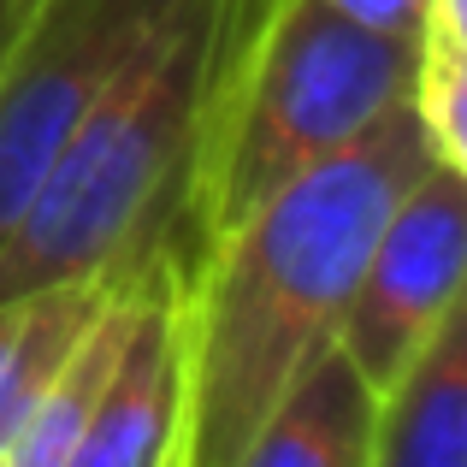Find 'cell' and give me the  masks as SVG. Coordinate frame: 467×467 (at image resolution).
Returning a JSON list of instances; mask_svg holds the SVG:
<instances>
[{
	"mask_svg": "<svg viewBox=\"0 0 467 467\" xmlns=\"http://www.w3.org/2000/svg\"><path fill=\"white\" fill-rule=\"evenodd\" d=\"M444 160L409 95L361 142L254 207L183 266V402L166 467H231L302 367L337 343L349 290L397 195Z\"/></svg>",
	"mask_w": 467,
	"mask_h": 467,
	"instance_id": "obj_1",
	"label": "cell"
},
{
	"mask_svg": "<svg viewBox=\"0 0 467 467\" xmlns=\"http://www.w3.org/2000/svg\"><path fill=\"white\" fill-rule=\"evenodd\" d=\"M225 6L231 0H171L95 95L78 137L0 243V302H24L54 285L130 278L160 249L178 254Z\"/></svg>",
	"mask_w": 467,
	"mask_h": 467,
	"instance_id": "obj_2",
	"label": "cell"
},
{
	"mask_svg": "<svg viewBox=\"0 0 467 467\" xmlns=\"http://www.w3.org/2000/svg\"><path fill=\"white\" fill-rule=\"evenodd\" d=\"M409 78L414 42L361 30L326 0H231L183 190L178 266L361 142L367 125L409 95Z\"/></svg>",
	"mask_w": 467,
	"mask_h": 467,
	"instance_id": "obj_3",
	"label": "cell"
},
{
	"mask_svg": "<svg viewBox=\"0 0 467 467\" xmlns=\"http://www.w3.org/2000/svg\"><path fill=\"white\" fill-rule=\"evenodd\" d=\"M171 0H36L0 59V243Z\"/></svg>",
	"mask_w": 467,
	"mask_h": 467,
	"instance_id": "obj_4",
	"label": "cell"
},
{
	"mask_svg": "<svg viewBox=\"0 0 467 467\" xmlns=\"http://www.w3.org/2000/svg\"><path fill=\"white\" fill-rule=\"evenodd\" d=\"M462 278H467V166L432 160L385 213L337 326V349L349 355V367L367 379L373 397L462 308Z\"/></svg>",
	"mask_w": 467,
	"mask_h": 467,
	"instance_id": "obj_5",
	"label": "cell"
},
{
	"mask_svg": "<svg viewBox=\"0 0 467 467\" xmlns=\"http://www.w3.org/2000/svg\"><path fill=\"white\" fill-rule=\"evenodd\" d=\"M183 266L160 249L137 273V319L125 331L113 373L66 467H166L183 402V331H178Z\"/></svg>",
	"mask_w": 467,
	"mask_h": 467,
	"instance_id": "obj_6",
	"label": "cell"
},
{
	"mask_svg": "<svg viewBox=\"0 0 467 467\" xmlns=\"http://www.w3.org/2000/svg\"><path fill=\"white\" fill-rule=\"evenodd\" d=\"M367 467H467V314L462 308L379 390Z\"/></svg>",
	"mask_w": 467,
	"mask_h": 467,
	"instance_id": "obj_7",
	"label": "cell"
},
{
	"mask_svg": "<svg viewBox=\"0 0 467 467\" xmlns=\"http://www.w3.org/2000/svg\"><path fill=\"white\" fill-rule=\"evenodd\" d=\"M373 390L331 343L249 432L231 467H367L373 450Z\"/></svg>",
	"mask_w": 467,
	"mask_h": 467,
	"instance_id": "obj_8",
	"label": "cell"
},
{
	"mask_svg": "<svg viewBox=\"0 0 467 467\" xmlns=\"http://www.w3.org/2000/svg\"><path fill=\"white\" fill-rule=\"evenodd\" d=\"M130 319H137V273L107 296V308L95 314V326L78 337V349L59 361V373L47 379V390L36 397L30 420L18 426V438H12V450H6L0 467H66L71 462V450H78L83 426H89V414H95V397H101L107 373H113L119 349H125Z\"/></svg>",
	"mask_w": 467,
	"mask_h": 467,
	"instance_id": "obj_9",
	"label": "cell"
},
{
	"mask_svg": "<svg viewBox=\"0 0 467 467\" xmlns=\"http://www.w3.org/2000/svg\"><path fill=\"white\" fill-rule=\"evenodd\" d=\"M409 107L426 125L432 149L450 166H467V18H462V0H432L420 36H414Z\"/></svg>",
	"mask_w": 467,
	"mask_h": 467,
	"instance_id": "obj_10",
	"label": "cell"
},
{
	"mask_svg": "<svg viewBox=\"0 0 467 467\" xmlns=\"http://www.w3.org/2000/svg\"><path fill=\"white\" fill-rule=\"evenodd\" d=\"M337 18L361 24V30L373 36H390V42H414L426 24V12H432V0H326Z\"/></svg>",
	"mask_w": 467,
	"mask_h": 467,
	"instance_id": "obj_11",
	"label": "cell"
},
{
	"mask_svg": "<svg viewBox=\"0 0 467 467\" xmlns=\"http://www.w3.org/2000/svg\"><path fill=\"white\" fill-rule=\"evenodd\" d=\"M30 6H36V0H0V59L12 54V42H18V30H24V18H30Z\"/></svg>",
	"mask_w": 467,
	"mask_h": 467,
	"instance_id": "obj_12",
	"label": "cell"
},
{
	"mask_svg": "<svg viewBox=\"0 0 467 467\" xmlns=\"http://www.w3.org/2000/svg\"><path fill=\"white\" fill-rule=\"evenodd\" d=\"M12 331H18V302H0V367H6V349H12Z\"/></svg>",
	"mask_w": 467,
	"mask_h": 467,
	"instance_id": "obj_13",
	"label": "cell"
}]
</instances>
